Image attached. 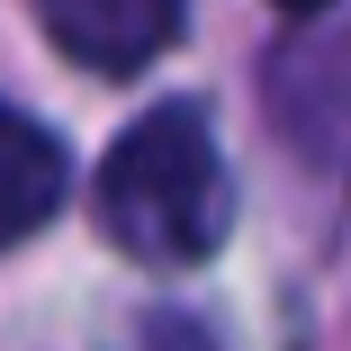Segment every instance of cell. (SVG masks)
Here are the masks:
<instances>
[{
    "instance_id": "277c9868",
    "label": "cell",
    "mask_w": 351,
    "mask_h": 351,
    "mask_svg": "<svg viewBox=\"0 0 351 351\" xmlns=\"http://www.w3.org/2000/svg\"><path fill=\"white\" fill-rule=\"evenodd\" d=\"M154 351H207V342H198L189 324H154Z\"/></svg>"
},
{
    "instance_id": "5b68a950",
    "label": "cell",
    "mask_w": 351,
    "mask_h": 351,
    "mask_svg": "<svg viewBox=\"0 0 351 351\" xmlns=\"http://www.w3.org/2000/svg\"><path fill=\"white\" fill-rule=\"evenodd\" d=\"M279 10H324V0H279Z\"/></svg>"
},
{
    "instance_id": "7a4b0ae2",
    "label": "cell",
    "mask_w": 351,
    "mask_h": 351,
    "mask_svg": "<svg viewBox=\"0 0 351 351\" xmlns=\"http://www.w3.org/2000/svg\"><path fill=\"white\" fill-rule=\"evenodd\" d=\"M36 19L90 73H145L180 36V0H36Z\"/></svg>"
},
{
    "instance_id": "3957f363",
    "label": "cell",
    "mask_w": 351,
    "mask_h": 351,
    "mask_svg": "<svg viewBox=\"0 0 351 351\" xmlns=\"http://www.w3.org/2000/svg\"><path fill=\"white\" fill-rule=\"evenodd\" d=\"M63 189H73V162H63V145H54L36 117L0 108V252L27 243V234L54 217V207H63Z\"/></svg>"
},
{
    "instance_id": "6da1fadb",
    "label": "cell",
    "mask_w": 351,
    "mask_h": 351,
    "mask_svg": "<svg viewBox=\"0 0 351 351\" xmlns=\"http://www.w3.org/2000/svg\"><path fill=\"white\" fill-rule=\"evenodd\" d=\"M99 226L117 252L154 261V270H198L226 252L234 226V180L217 162V135H207V108L162 99L154 117H135L108 162H99Z\"/></svg>"
}]
</instances>
